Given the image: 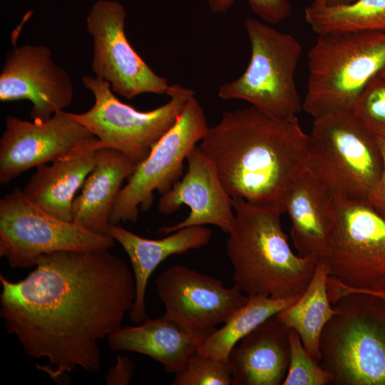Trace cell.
<instances>
[{"label":"cell","mask_w":385,"mask_h":385,"mask_svg":"<svg viewBox=\"0 0 385 385\" xmlns=\"http://www.w3.org/2000/svg\"><path fill=\"white\" fill-rule=\"evenodd\" d=\"M0 282L7 332L29 356L47 359L37 367L56 381L100 369L98 342L122 327L135 299L134 275L108 250L45 254L23 279Z\"/></svg>","instance_id":"6da1fadb"},{"label":"cell","mask_w":385,"mask_h":385,"mask_svg":"<svg viewBox=\"0 0 385 385\" xmlns=\"http://www.w3.org/2000/svg\"><path fill=\"white\" fill-rule=\"evenodd\" d=\"M197 147L231 197L282 214L309 168V136L297 116L278 118L252 106L223 112Z\"/></svg>","instance_id":"7a4b0ae2"},{"label":"cell","mask_w":385,"mask_h":385,"mask_svg":"<svg viewBox=\"0 0 385 385\" xmlns=\"http://www.w3.org/2000/svg\"><path fill=\"white\" fill-rule=\"evenodd\" d=\"M235 213L226 254L234 286L247 296L289 298L307 287L319 260L292 250L282 230V213L232 197Z\"/></svg>","instance_id":"3957f363"},{"label":"cell","mask_w":385,"mask_h":385,"mask_svg":"<svg viewBox=\"0 0 385 385\" xmlns=\"http://www.w3.org/2000/svg\"><path fill=\"white\" fill-rule=\"evenodd\" d=\"M307 59L302 110L314 118L351 113L369 81L385 68V32L318 34Z\"/></svg>","instance_id":"277c9868"},{"label":"cell","mask_w":385,"mask_h":385,"mask_svg":"<svg viewBox=\"0 0 385 385\" xmlns=\"http://www.w3.org/2000/svg\"><path fill=\"white\" fill-rule=\"evenodd\" d=\"M333 306L337 314L320 342L321 365L334 385H385V299L353 292Z\"/></svg>","instance_id":"5b68a950"},{"label":"cell","mask_w":385,"mask_h":385,"mask_svg":"<svg viewBox=\"0 0 385 385\" xmlns=\"http://www.w3.org/2000/svg\"><path fill=\"white\" fill-rule=\"evenodd\" d=\"M309 170L336 198L366 202L382 171L377 139L351 113L314 118Z\"/></svg>","instance_id":"8992f818"},{"label":"cell","mask_w":385,"mask_h":385,"mask_svg":"<svg viewBox=\"0 0 385 385\" xmlns=\"http://www.w3.org/2000/svg\"><path fill=\"white\" fill-rule=\"evenodd\" d=\"M244 26L251 45L245 72L220 86L222 100H243L278 118L296 116L302 110L294 73L302 46L292 35L249 18Z\"/></svg>","instance_id":"52a82bcc"},{"label":"cell","mask_w":385,"mask_h":385,"mask_svg":"<svg viewBox=\"0 0 385 385\" xmlns=\"http://www.w3.org/2000/svg\"><path fill=\"white\" fill-rule=\"evenodd\" d=\"M335 200L336 222L320 260L332 304L349 292L385 290V220L366 202Z\"/></svg>","instance_id":"ba28073f"},{"label":"cell","mask_w":385,"mask_h":385,"mask_svg":"<svg viewBox=\"0 0 385 385\" xmlns=\"http://www.w3.org/2000/svg\"><path fill=\"white\" fill-rule=\"evenodd\" d=\"M84 86L94 96V103L81 113H69L76 122L91 131L101 148L119 151L137 164L176 123L195 92L178 83L170 85V100L149 111H138L122 103L114 95L108 82L93 77H82Z\"/></svg>","instance_id":"9c48e42d"},{"label":"cell","mask_w":385,"mask_h":385,"mask_svg":"<svg viewBox=\"0 0 385 385\" xmlns=\"http://www.w3.org/2000/svg\"><path fill=\"white\" fill-rule=\"evenodd\" d=\"M114 244L110 235L93 232L45 212L19 187L0 200V256L14 269L36 266L45 254L107 251Z\"/></svg>","instance_id":"30bf717a"},{"label":"cell","mask_w":385,"mask_h":385,"mask_svg":"<svg viewBox=\"0 0 385 385\" xmlns=\"http://www.w3.org/2000/svg\"><path fill=\"white\" fill-rule=\"evenodd\" d=\"M209 127L199 101L192 97L173 127L153 146L123 187L113 206L110 223L135 222L140 210H148L154 192H167L183 174V163L205 136Z\"/></svg>","instance_id":"8fae6325"},{"label":"cell","mask_w":385,"mask_h":385,"mask_svg":"<svg viewBox=\"0 0 385 385\" xmlns=\"http://www.w3.org/2000/svg\"><path fill=\"white\" fill-rule=\"evenodd\" d=\"M126 11L118 1L98 0L86 18L93 38L91 68L95 77L128 100L151 93L167 94L170 85L157 75L131 46L125 33Z\"/></svg>","instance_id":"7c38bea8"},{"label":"cell","mask_w":385,"mask_h":385,"mask_svg":"<svg viewBox=\"0 0 385 385\" xmlns=\"http://www.w3.org/2000/svg\"><path fill=\"white\" fill-rule=\"evenodd\" d=\"M98 145V138L64 111L44 121L9 115L0 139V183L9 184L32 168Z\"/></svg>","instance_id":"4fadbf2b"},{"label":"cell","mask_w":385,"mask_h":385,"mask_svg":"<svg viewBox=\"0 0 385 385\" xmlns=\"http://www.w3.org/2000/svg\"><path fill=\"white\" fill-rule=\"evenodd\" d=\"M155 284L165 307L163 316L194 334H210L248 299L234 285L226 287L220 279L185 265L168 267Z\"/></svg>","instance_id":"5bb4252c"},{"label":"cell","mask_w":385,"mask_h":385,"mask_svg":"<svg viewBox=\"0 0 385 385\" xmlns=\"http://www.w3.org/2000/svg\"><path fill=\"white\" fill-rule=\"evenodd\" d=\"M73 98L70 76L54 63L49 48L26 44L9 51L0 75L1 101L28 100L32 120L44 121L64 111Z\"/></svg>","instance_id":"9a60e30c"},{"label":"cell","mask_w":385,"mask_h":385,"mask_svg":"<svg viewBox=\"0 0 385 385\" xmlns=\"http://www.w3.org/2000/svg\"><path fill=\"white\" fill-rule=\"evenodd\" d=\"M188 170L171 189L161 195L158 210L169 215L183 205L190 210L188 216L158 233L168 235L190 226L214 225L227 234L234 222L232 197L225 189L217 169L196 145L187 158Z\"/></svg>","instance_id":"2e32d148"},{"label":"cell","mask_w":385,"mask_h":385,"mask_svg":"<svg viewBox=\"0 0 385 385\" xmlns=\"http://www.w3.org/2000/svg\"><path fill=\"white\" fill-rule=\"evenodd\" d=\"M289 332L275 314L244 337L229 356L232 384H282L289 363Z\"/></svg>","instance_id":"e0dca14e"},{"label":"cell","mask_w":385,"mask_h":385,"mask_svg":"<svg viewBox=\"0 0 385 385\" xmlns=\"http://www.w3.org/2000/svg\"><path fill=\"white\" fill-rule=\"evenodd\" d=\"M109 235L117 241L128 255L133 270L135 299L130 311V319L140 324L146 316L145 293L150 275L166 258L206 245L211 239V230L206 226L179 229L157 240L139 236L118 225H111Z\"/></svg>","instance_id":"ac0fdd59"},{"label":"cell","mask_w":385,"mask_h":385,"mask_svg":"<svg viewBox=\"0 0 385 385\" xmlns=\"http://www.w3.org/2000/svg\"><path fill=\"white\" fill-rule=\"evenodd\" d=\"M285 212L297 254L319 261L325 254L337 218L335 197L308 170L290 191Z\"/></svg>","instance_id":"d6986e66"},{"label":"cell","mask_w":385,"mask_h":385,"mask_svg":"<svg viewBox=\"0 0 385 385\" xmlns=\"http://www.w3.org/2000/svg\"><path fill=\"white\" fill-rule=\"evenodd\" d=\"M210 334H194L163 316L146 317L136 326L120 327L107 338L115 351H133L159 362L165 371L178 374Z\"/></svg>","instance_id":"ffe728a7"},{"label":"cell","mask_w":385,"mask_h":385,"mask_svg":"<svg viewBox=\"0 0 385 385\" xmlns=\"http://www.w3.org/2000/svg\"><path fill=\"white\" fill-rule=\"evenodd\" d=\"M138 165L119 151L101 148L94 168L72 202V221L93 232L109 235L115 202L124 180Z\"/></svg>","instance_id":"44dd1931"},{"label":"cell","mask_w":385,"mask_h":385,"mask_svg":"<svg viewBox=\"0 0 385 385\" xmlns=\"http://www.w3.org/2000/svg\"><path fill=\"white\" fill-rule=\"evenodd\" d=\"M101 148L98 145L36 168L24 193L45 212L72 221V202L94 168Z\"/></svg>","instance_id":"7402d4cb"},{"label":"cell","mask_w":385,"mask_h":385,"mask_svg":"<svg viewBox=\"0 0 385 385\" xmlns=\"http://www.w3.org/2000/svg\"><path fill=\"white\" fill-rule=\"evenodd\" d=\"M329 276L327 267L319 260L306 289L295 302L276 314L288 329L297 332L304 348L318 362L322 361L323 330L337 312L328 294Z\"/></svg>","instance_id":"603a6c76"},{"label":"cell","mask_w":385,"mask_h":385,"mask_svg":"<svg viewBox=\"0 0 385 385\" xmlns=\"http://www.w3.org/2000/svg\"><path fill=\"white\" fill-rule=\"evenodd\" d=\"M299 296L289 298L248 296L245 304L203 340L197 352L228 361L232 349L244 337L268 318L292 304Z\"/></svg>","instance_id":"cb8c5ba5"},{"label":"cell","mask_w":385,"mask_h":385,"mask_svg":"<svg viewBox=\"0 0 385 385\" xmlns=\"http://www.w3.org/2000/svg\"><path fill=\"white\" fill-rule=\"evenodd\" d=\"M304 19L317 34L349 31L385 32V0H355L328 7L304 9Z\"/></svg>","instance_id":"d4e9b609"},{"label":"cell","mask_w":385,"mask_h":385,"mask_svg":"<svg viewBox=\"0 0 385 385\" xmlns=\"http://www.w3.org/2000/svg\"><path fill=\"white\" fill-rule=\"evenodd\" d=\"M289 363L283 385L333 384L334 374L313 359L297 332L289 329Z\"/></svg>","instance_id":"484cf974"},{"label":"cell","mask_w":385,"mask_h":385,"mask_svg":"<svg viewBox=\"0 0 385 385\" xmlns=\"http://www.w3.org/2000/svg\"><path fill=\"white\" fill-rule=\"evenodd\" d=\"M351 113L376 139L385 138V77L378 73L369 81Z\"/></svg>","instance_id":"4316f807"},{"label":"cell","mask_w":385,"mask_h":385,"mask_svg":"<svg viewBox=\"0 0 385 385\" xmlns=\"http://www.w3.org/2000/svg\"><path fill=\"white\" fill-rule=\"evenodd\" d=\"M173 385H230L232 371L227 361L196 352L178 374Z\"/></svg>","instance_id":"83f0119b"},{"label":"cell","mask_w":385,"mask_h":385,"mask_svg":"<svg viewBox=\"0 0 385 385\" xmlns=\"http://www.w3.org/2000/svg\"><path fill=\"white\" fill-rule=\"evenodd\" d=\"M235 0H208L210 10L214 13H225ZM252 10L262 20L277 24L291 14V4L288 0H248Z\"/></svg>","instance_id":"f1b7e54d"},{"label":"cell","mask_w":385,"mask_h":385,"mask_svg":"<svg viewBox=\"0 0 385 385\" xmlns=\"http://www.w3.org/2000/svg\"><path fill=\"white\" fill-rule=\"evenodd\" d=\"M382 155V171L376 186L370 193L366 203L385 220V138L377 139Z\"/></svg>","instance_id":"f546056e"},{"label":"cell","mask_w":385,"mask_h":385,"mask_svg":"<svg viewBox=\"0 0 385 385\" xmlns=\"http://www.w3.org/2000/svg\"><path fill=\"white\" fill-rule=\"evenodd\" d=\"M135 371L134 363L126 356H118L115 366L105 377L108 385H125L130 383Z\"/></svg>","instance_id":"4dcf8cb0"},{"label":"cell","mask_w":385,"mask_h":385,"mask_svg":"<svg viewBox=\"0 0 385 385\" xmlns=\"http://www.w3.org/2000/svg\"><path fill=\"white\" fill-rule=\"evenodd\" d=\"M354 1L355 0H313L309 6L317 8L328 7L348 4Z\"/></svg>","instance_id":"1f68e13d"},{"label":"cell","mask_w":385,"mask_h":385,"mask_svg":"<svg viewBox=\"0 0 385 385\" xmlns=\"http://www.w3.org/2000/svg\"><path fill=\"white\" fill-rule=\"evenodd\" d=\"M372 294L377 295V296L381 297H382V298H384L385 299V290H384L383 292H380L372 293Z\"/></svg>","instance_id":"d6a6232c"},{"label":"cell","mask_w":385,"mask_h":385,"mask_svg":"<svg viewBox=\"0 0 385 385\" xmlns=\"http://www.w3.org/2000/svg\"><path fill=\"white\" fill-rule=\"evenodd\" d=\"M379 74L382 76L383 77H385V68L382 70Z\"/></svg>","instance_id":"836d02e7"}]
</instances>
